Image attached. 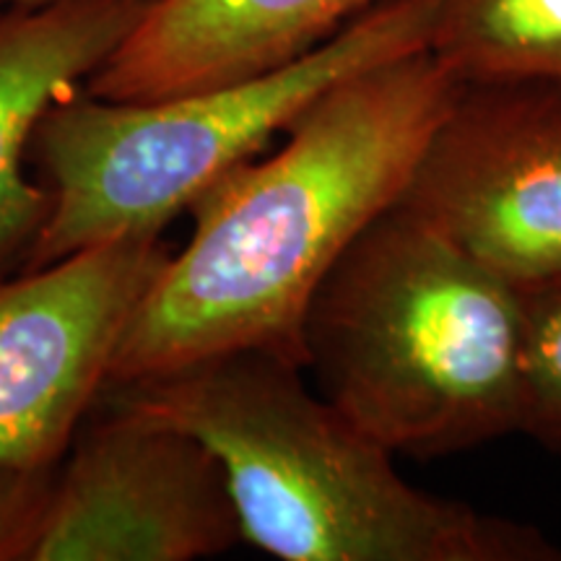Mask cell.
I'll list each match as a JSON object with an SVG mask.
<instances>
[{
  "label": "cell",
  "mask_w": 561,
  "mask_h": 561,
  "mask_svg": "<svg viewBox=\"0 0 561 561\" xmlns=\"http://www.w3.org/2000/svg\"><path fill=\"white\" fill-rule=\"evenodd\" d=\"M462 81L432 50L346 76L268 159L221 174L191 206L193 234L133 314L110 385L229 351L301 362V318L335 261L396 206Z\"/></svg>",
  "instance_id": "obj_1"
},
{
  "label": "cell",
  "mask_w": 561,
  "mask_h": 561,
  "mask_svg": "<svg viewBox=\"0 0 561 561\" xmlns=\"http://www.w3.org/2000/svg\"><path fill=\"white\" fill-rule=\"evenodd\" d=\"M107 401L219 460L242 541L284 561H561L533 525L426 494L392 453L273 351H229L107 385Z\"/></svg>",
  "instance_id": "obj_2"
},
{
  "label": "cell",
  "mask_w": 561,
  "mask_h": 561,
  "mask_svg": "<svg viewBox=\"0 0 561 561\" xmlns=\"http://www.w3.org/2000/svg\"><path fill=\"white\" fill-rule=\"evenodd\" d=\"M299 339L322 396L392 455L520 430L525 294L401 203L320 280Z\"/></svg>",
  "instance_id": "obj_3"
},
{
  "label": "cell",
  "mask_w": 561,
  "mask_h": 561,
  "mask_svg": "<svg viewBox=\"0 0 561 561\" xmlns=\"http://www.w3.org/2000/svg\"><path fill=\"white\" fill-rule=\"evenodd\" d=\"M432 34L434 0H388L301 58L252 79L140 104L96 100L87 89L62 96L32 138L30 159L53 206L24 271L112 237L161 234L328 89L430 50Z\"/></svg>",
  "instance_id": "obj_4"
},
{
  "label": "cell",
  "mask_w": 561,
  "mask_h": 561,
  "mask_svg": "<svg viewBox=\"0 0 561 561\" xmlns=\"http://www.w3.org/2000/svg\"><path fill=\"white\" fill-rule=\"evenodd\" d=\"M167 257L161 234H128L0 273V483L62 460Z\"/></svg>",
  "instance_id": "obj_5"
},
{
  "label": "cell",
  "mask_w": 561,
  "mask_h": 561,
  "mask_svg": "<svg viewBox=\"0 0 561 561\" xmlns=\"http://www.w3.org/2000/svg\"><path fill=\"white\" fill-rule=\"evenodd\" d=\"M398 203L520 291L561 284V81L462 83Z\"/></svg>",
  "instance_id": "obj_6"
},
{
  "label": "cell",
  "mask_w": 561,
  "mask_h": 561,
  "mask_svg": "<svg viewBox=\"0 0 561 561\" xmlns=\"http://www.w3.org/2000/svg\"><path fill=\"white\" fill-rule=\"evenodd\" d=\"M240 541L214 453L102 398L55 468L30 561H195Z\"/></svg>",
  "instance_id": "obj_7"
},
{
  "label": "cell",
  "mask_w": 561,
  "mask_h": 561,
  "mask_svg": "<svg viewBox=\"0 0 561 561\" xmlns=\"http://www.w3.org/2000/svg\"><path fill=\"white\" fill-rule=\"evenodd\" d=\"M388 0H157L83 89L159 102L268 73Z\"/></svg>",
  "instance_id": "obj_8"
},
{
  "label": "cell",
  "mask_w": 561,
  "mask_h": 561,
  "mask_svg": "<svg viewBox=\"0 0 561 561\" xmlns=\"http://www.w3.org/2000/svg\"><path fill=\"white\" fill-rule=\"evenodd\" d=\"M138 0H58L0 11V268L26 252L50 214V193L26 172L45 112L83 89L123 45Z\"/></svg>",
  "instance_id": "obj_9"
},
{
  "label": "cell",
  "mask_w": 561,
  "mask_h": 561,
  "mask_svg": "<svg viewBox=\"0 0 561 561\" xmlns=\"http://www.w3.org/2000/svg\"><path fill=\"white\" fill-rule=\"evenodd\" d=\"M430 50L462 83L561 81V0H434Z\"/></svg>",
  "instance_id": "obj_10"
},
{
  "label": "cell",
  "mask_w": 561,
  "mask_h": 561,
  "mask_svg": "<svg viewBox=\"0 0 561 561\" xmlns=\"http://www.w3.org/2000/svg\"><path fill=\"white\" fill-rule=\"evenodd\" d=\"M525 294L520 430L561 453V284Z\"/></svg>",
  "instance_id": "obj_11"
},
{
  "label": "cell",
  "mask_w": 561,
  "mask_h": 561,
  "mask_svg": "<svg viewBox=\"0 0 561 561\" xmlns=\"http://www.w3.org/2000/svg\"><path fill=\"white\" fill-rule=\"evenodd\" d=\"M53 471L0 483V561H30Z\"/></svg>",
  "instance_id": "obj_12"
},
{
  "label": "cell",
  "mask_w": 561,
  "mask_h": 561,
  "mask_svg": "<svg viewBox=\"0 0 561 561\" xmlns=\"http://www.w3.org/2000/svg\"><path fill=\"white\" fill-rule=\"evenodd\" d=\"M58 3V0H0V11H32V9H42V5ZM138 3H157V0H138Z\"/></svg>",
  "instance_id": "obj_13"
}]
</instances>
